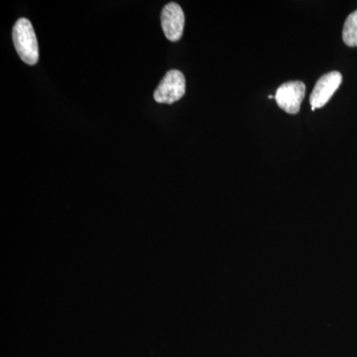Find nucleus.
Listing matches in <instances>:
<instances>
[{"label":"nucleus","instance_id":"nucleus-5","mask_svg":"<svg viewBox=\"0 0 357 357\" xmlns=\"http://www.w3.org/2000/svg\"><path fill=\"white\" fill-rule=\"evenodd\" d=\"M162 29L167 39L177 42L184 32L185 14L182 7L175 2L167 4L161 13Z\"/></svg>","mask_w":357,"mask_h":357},{"label":"nucleus","instance_id":"nucleus-3","mask_svg":"<svg viewBox=\"0 0 357 357\" xmlns=\"http://www.w3.org/2000/svg\"><path fill=\"white\" fill-rule=\"evenodd\" d=\"M306 95V86L303 82H288L277 89L275 100L284 112L297 114L300 112L301 103Z\"/></svg>","mask_w":357,"mask_h":357},{"label":"nucleus","instance_id":"nucleus-1","mask_svg":"<svg viewBox=\"0 0 357 357\" xmlns=\"http://www.w3.org/2000/svg\"><path fill=\"white\" fill-rule=\"evenodd\" d=\"M14 47L25 64L36 65L39 60L38 41L29 20L20 18L13 27Z\"/></svg>","mask_w":357,"mask_h":357},{"label":"nucleus","instance_id":"nucleus-6","mask_svg":"<svg viewBox=\"0 0 357 357\" xmlns=\"http://www.w3.org/2000/svg\"><path fill=\"white\" fill-rule=\"evenodd\" d=\"M342 39L349 47H357V10L349 14L345 20Z\"/></svg>","mask_w":357,"mask_h":357},{"label":"nucleus","instance_id":"nucleus-2","mask_svg":"<svg viewBox=\"0 0 357 357\" xmlns=\"http://www.w3.org/2000/svg\"><path fill=\"white\" fill-rule=\"evenodd\" d=\"M185 93L184 74L178 70H171L154 91V100L158 103L171 105L178 102Z\"/></svg>","mask_w":357,"mask_h":357},{"label":"nucleus","instance_id":"nucleus-4","mask_svg":"<svg viewBox=\"0 0 357 357\" xmlns=\"http://www.w3.org/2000/svg\"><path fill=\"white\" fill-rule=\"evenodd\" d=\"M342 82V76L340 72H331L319 77L316 86L312 89L310 96V103L312 105V110L321 109L325 107L333 93L340 88Z\"/></svg>","mask_w":357,"mask_h":357}]
</instances>
